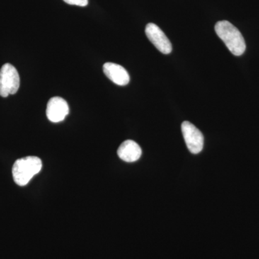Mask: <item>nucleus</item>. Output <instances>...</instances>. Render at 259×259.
<instances>
[{
	"label": "nucleus",
	"mask_w": 259,
	"mask_h": 259,
	"mask_svg": "<svg viewBox=\"0 0 259 259\" xmlns=\"http://www.w3.org/2000/svg\"><path fill=\"white\" fill-rule=\"evenodd\" d=\"M20 79L15 66L5 64L0 69V96L7 97L15 95L20 88Z\"/></svg>",
	"instance_id": "7ed1b4c3"
},
{
	"label": "nucleus",
	"mask_w": 259,
	"mask_h": 259,
	"mask_svg": "<svg viewBox=\"0 0 259 259\" xmlns=\"http://www.w3.org/2000/svg\"><path fill=\"white\" fill-rule=\"evenodd\" d=\"M103 71L109 79L119 86H125L130 81V76L125 68L115 63L104 64Z\"/></svg>",
	"instance_id": "0eeeda50"
},
{
	"label": "nucleus",
	"mask_w": 259,
	"mask_h": 259,
	"mask_svg": "<svg viewBox=\"0 0 259 259\" xmlns=\"http://www.w3.org/2000/svg\"><path fill=\"white\" fill-rule=\"evenodd\" d=\"M214 30L233 55L239 56L243 54L246 49L244 38L233 24L227 20L218 22Z\"/></svg>",
	"instance_id": "f257e3e1"
},
{
	"label": "nucleus",
	"mask_w": 259,
	"mask_h": 259,
	"mask_svg": "<svg viewBox=\"0 0 259 259\" xmlns=\"http://www.w3.org/2000/svg\"><path fill=\"white\" fill-rule=\"evenodd\" d=\"M142 150L137 143L131 140L124 141L117 149V155L122 161L135 162L141 158Z\"/></svg>",
	"instance_id": "6e6552de"
},
{
	"label": "nucleus",
	"mask_w": 259,
	"mask_h": 259,
	"mask_svg": "<svg viewBox=\"0 0 259 259\" xmlns=\"http://www.w3.org/2000/svg\"><path fill=\"white\" fill-rule=\"evenodd\" d=\"M146 36L155 47L163 54L171 52L172 45L161 28L154 23H148L146 27Z\"/></svg>",
	"instance_id": "39448f33"
},
{
	"label": "nucleus",
	"mask_w": 259,
	"mask_h": 259,
	"mask_svg": "<svg viewBox=\"0 0 259 259\" xmlns=\"http://www.w3.org/2000/svg\"><path fill=\"white\" fill-rule=\"evenodd\" d=\"M42 168V161L37 156H27L15 162L13 166V177L19 186L28 185L32 177L37 175Z\"/></svg>",
	"instance_id": "f03ea898"
},
{
	"label": "nucleus",
	"mask_w": 259,
	"mask_h": 259,
	"mask_svg": "<svg viewBox=\"0 0 259 259\" xmlns=\"http://www.w3.org/2000/svg\"><path fill=\"white\" fill-rule=\"evenodd\" d=\"M69 112V107L67 102L60 97H52L48 102L47 115L51 122H61Z\"/></svg>",
	"instance_id": "423d86ee"
},
{
	"label": "nucleus",
	"mask_w": 259,
	"mask_h": 259,
	"mask_svg": "<svg viewBox=\"0 0 259 259\" xmlns=\"http://www.w3.org/2000/svg\"><path fill=\"white\" fill-rule=\"evenodd\" d=\"M182 131L189 151L193 154L200 153L204 146L202 132L188 121H185L182 124Z\"/></svg>",
	"instance_id": "20e7f679"
},
{
	"label": "nucleus",
	"mask_w": 259,
	"mask_h": 259,
	"mask_svg": "<svg viewBox=\"0 0 259 259\" xmlns=\"http://www.w3.org/2000/svg\"><path fill=\"white\" fill-rule=\"evenodd\" d=\"M65 3L71 5L85 7L88 5V0H64Z\"/></svg>",
	"instance_id": "1a4fd4ad"
}]
</instances>
